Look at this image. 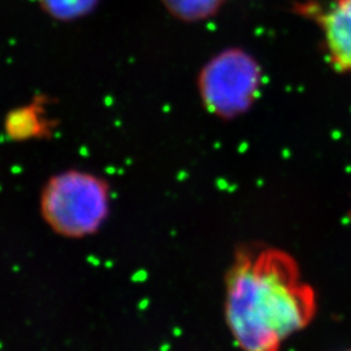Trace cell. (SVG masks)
Here are the masks:
<instances>
[{
    "label": "cell",
    "mask_w": 351,
    "mask_h": 351,
    "mask_svg": "<svg viewBox=\"0 0 351 351\" xmlns=\"http://www.w3.org/2000/svg\"><path fill=\"white\" fill-rule=\"evenodd\" d=\"M316 293L288 251L246 243L234 251L226 276V317L243 351H280L282 342L308 326Z\"/></svg>",
    "instance_id": "6da1fadb"
},
{
    "label": "cell",
    "mask_w": 351,
    "mask_h": 351,
    "mask_svg": "<svg viewBox=\"0 0 351 351\" xmlns=\"http://www.w3.org/2000/svg\"><path fill=\"white\" fill-rule=\"evenodd\" d=\"M111 208V188L101 176L68 169L52 176L40 191L39 211L51 230L65 239L95 234Z\"/></svg>",
    "instance_id": "7a4b0ae2"
},
{
    "label": "cell",
    "mask_w": 351,
    "mask_h": 351,
    "mask_svg": "<svg viewBox=\"0 0 351 351\" xmlns=\"http://www.w3.org/2000/svg\"><path fill=\"white\" fill-rule=\"evenodd\" d=\"M263 78L262 65L250 52L239 47L220 51L197 77L202 106L220 120L239 119L259 99Z\"/></svg>",
    "instance_id": "3957f363"
},
{
    "label": "cell",
    "mask_w": 351,
    "mask_h": 351,
    "mask_svg": "<svg viewBox=\"0 0 351 351\" xmlns=\"http://www.w3.org/2000/svg\"><path fill=\"white\" fill-rule=\"evenodd\" d=\"M323 34L328 62L343 75H351V0H330L326 8H313Z\"/></svg>",
    "instance_id": "277c9868"
},
{
    "label": "cell",
    "mask_w": 351,
    "mask_h": 351,
    "mask_svg": "<svg viewBox=\"0 0 351 351\" xmlns=\"http://www.w3.org/2000/svg\"><path fill=\"white\" fill-rule=\"evenodd\" d=\"M226 0H162L171 16L182 23H199L213 17Z\"/></svg>",
    "instance_id": "5b68a950"
},
{
    "label": "cell",
    "mask_w": 351,
    "mask_h": 351,
    "mask_svg": "<svg viewBox=\"0 0 351 351\" xmlns=\"http://www.w3.org/2000/svg\"><path fill=\"white\" fill-rule=\"evenodd\" d=\"M101 0H38L42 11L60 23L84 19L98 7Z\"/></svg>",
    "instance_id": "8992f818"
},
{
    "label": "cell",
    "mask_w": 351,
    "mask_h": 351,
    "mask_svg": "<svg viewBox=\"0 0 351 351\" xmlns=\"http://www.w3.org/2000/svg\"><path fill=\"white\" fill-rule=\"evenodd\" d=\"M345 351H351V350H345Z\"/></svg>",
    "instance_id": "52a82bcc"
}]
</instances>
